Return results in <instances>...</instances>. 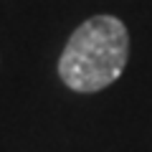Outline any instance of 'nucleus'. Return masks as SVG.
Here are the masks:
<instances>
[{
  "instance_id": "obj_1",
  "label": "nucleus",
  "mask_w": 152,
  "mask_h": 152,
  "mask_svg": "<svg viewBox=\"0 0 152 152\" xmlns=\"http://www.w3.org/2000/svg\"><path fill=\"white\" fill-rule=\"evenodd\" d=\"M127 61V26L114 15H94L71 33L58 58V76L71 91L96 94L119 79Z\"/></svg>"
}]
</instances>
